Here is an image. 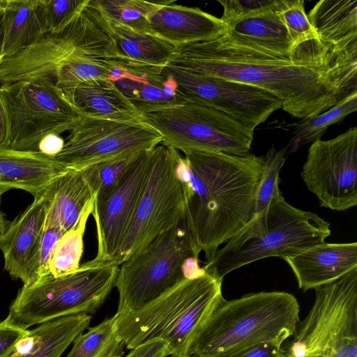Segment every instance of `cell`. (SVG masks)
Segmentation results:
<instances>
[{"label": "cell", "mask_w": 357, "mask_h": 357, "mask_svg": "<svg viewBox=\"0 0 357 357\" xmlns=\"http://www.w3.org/2000/svg\"><path fill=\"white\" fill-rule=\"evenodd\" d=\"M167 66L258 87L277 97L284 112L300 119L319 115L357 92V48L320 37L281 55L227 30L175 47Z\"/></svg>", "instance_id": "obj_1"}, {"label": "cell", "mask_w": 357, "mask_h": 357, "mask_svg": "<svg viewBox=\"0 0 357 357\" xmlns=\"http://www.w3.org/2000/svg\"><path fill=\"white\" fill-rule=\"evenodd\" d=\"M264 156L190 151L178 153L176 174L185 221L197 252L210 258L254 216Z\"/></svg>", "instance_id": "obj_2"}, {"label": "cell", "mask_w": 357, "mask_h": 357, "mask_svg": "<svg viewBox=\"0 0 357 357\" xmlns=\"http://www.w3.org/2000/svg\"><path fill=\"white\" fill-rule=\"evenodd\" d=\"M296 298L285 291L222 297L191 342L187 357H224L264 343L282 345L299 323Z\"/></svg>", "instance_id": "obj_3"}, {"label": "cell", "mask_w": 357, "mask_h": 357, "mask_svg": "<svg viewBox=\"0 0 357 357\" xmlns=\"http://www.w3.org/2000/svg\"><path fill=\"white\" fill-rule=\"evenodd\" d=\"M330 223L286 202L278 185L267 206L206 259L203 268L223 280L233 271L259 259L291 257L325 242Z\"/></svg>", "instance_id": "obj_4"}, {"label": "cell", "mask_w": 357, "mask_h": 357, "mask_svg": "<svg viewBox=\"0 0 357 357\" xmlns=\"http://www.w3.org/2000/svg\"><path fill=\"white\" fill-rule=\"evenodd\" d=\"M222 281L208 273L185 279L140 310L116 316L128 349L153 340L165 341L172 356L187 357L198 330L223 297Z\"/></svg>", "instance_id": "obj_5"}, {"label": "cell", "mask_w": 357, "mask_h": 357, "mask_svg": "<svg viewBox=\"0 0 357 357\" xmlns=\"http://www.w3.org/2000/svg\"><path fill=\"white\" fill-rule=\"evenodd\" d=\"M119 267L90 260L68 274L47 275L31 285H23L7 318L27 329L69 315L95 313L115 287Z\"/></svg>", "instance_id": "obj_6"}, {"label": "cell", "mask_w": 357, "mask_h": 357, "mask_svg": "<svg viewBox=\"0 0 357 357\" xmlns=\"http://www.w3.org/2000/svg\"><path fill=\"white\" fill-rule=\"evenodd\" d=\"M185 219L120 264L115 282L116 316L133 313L190 279L199 257Z\"/></svg>", "instance_id": "obj_7"}, {"label": "cell", "mask_w": 357, "mask_h": 357, "mask_svg": "<svg viewBox=\"0 0 357 357\" xmlns=\"http://www.w3.org/2000/svg\"><path fill=\"white\" fill-rule=\"evenodd\" d=\"M314 291L308 314L282 346V357H357V268Z\"/></svg>", "instance_id": "obj_8"}, {"label": "cell", "mask_w": 357, "mask_h": 357, "mask_svg": "<svg viewBox=\"0 0 357 357\" xmlns=\"http://www.w3.org/2000/svg\"><path fill=\"white\" fill-rule=\"evenodd\" d=\"M8 122L6 148L38 151L48 137L69 131L81 117L65 95L47 81H20L0 86Z\"/></svg>", "instance_id": "obj_9"}, {"label": "cell", "mask_w": 357, "mask_h": 357, "mask_svg": "<svg viewBox=\"0 0 357 357\" xmlns=\"http://www.w3.org/2000/svg\"><path fill=\"white\" fill-rule=\"evenodd\" d=\"M178 153L163 143L152 149L146 179L114 265L119 266L158 236L185 219V195L176 174Z\"/></svg>", "instance_id": "obj_10"}, {"label": "cell", "mask_w": 357, "mask_h": 357, "mask_svg": "<svg viewBox=\"0 0 357 357\" xmlns=\"http://www.w3.org/2000/svg\"><path fill=\"white\" fill-rule=\"evenodd\" d=\"M163 143L183 153L211 151L243 155L249 153L254 130L214 108L190 102L143 115Z\"/></svg>", "instance_id": "obj_11"}, {"label": "cell", "mask_w": 357, "mask_h": 357, "mask_svg": "<svg viewBox=\"0 0 357 357\" xmlns=\"http://www.w3.org/2000/svg\"><path fill=\"white\" fill-rule=\"evenodd\" d=\"M69 132L63 148L54 156L65 169H79L119 155L141 153L162 141L144 122L124 123L82 115Z\"/></svg>", "instance_id": "obj_12"}, {"label": "cell", "mask_w": 357, "mask_h": 357, "mask_svg": "<svg viewBox=\"0 0 357 357\" xmlns=\"http://www.w3.org/2000/svg\"><path fill=\"white\" fill-rule=\"evenodd\" d=\"M321 207L342 211L357 205V128L311 144L301 172Z\"/></svg>", "instance_id": "obj_13"}, {"label": "cell", "mask_w": 357, "mask_h": 357, "mask_svg": "<svg viewBox=\"0 0 357 357\" xmlns=\"http://www.w3.org/2000/svg\"><path fill=\"white\" fill-rule=\"evenodd\" d=\"M164 70L174 79L177 93L185 102L214 108L253 130L281 108L277 97L252 85L194 74L169 66Z\"/></svg>", "instance_id": "obj_14"}, {"label": "cell", "mask_w": 357, "mask_h": 357, "mask_svg": "<svg viewBox=\"0 0 357 357\" xmlns=\"http://www.w3.org/2000/svg\"><path fill=\"white\" fill-rule=\"evenodd\" d=\"M153 149L142 152L109 197L93 207L98 241L93 262L114 265L146 179Z\"/></svg>", "instance_id": "obj_15"}, {"label": "cell", "mask_w": 357, "mask_h": 357, "mask_svg": "<svg viewBox=\"0 0 357 357\" xmlns=\"http://www.w3.org/2000/svg\"><path fill=\"white\" fill-rule=\"evenodd\" d=\"M80 54L88 55L82 13L63 31L45 33L29 47L3 60L0 63V84L47 81L55 84L59 67L72 56Z\"/></svg>", "instance_id": "obj_16"}, {"label": "cell", "mask_w": 357, "mask_h": 357, "mask_svg": "<svg viewBox=\"0 0 357 357\" xmlns=\"http://www.w3.org/2000/svg\"><path fill=\"white\" fill-rule=\"evenodd\" d=\"M40 193L45 200V223L65 232L93 213L95 194L82 169L60 172Z\"/></svg>", "instance_id": "obj_17"}, {"label": "cell", "mask_w": 357, "mask_h": 357, "mask_svg": "<svg viewBox=\"0 0 357 357\" xmlns=\"http://www.w3.org/2000/svg\"><path fill=\"white\" fill-rule=\"evenodd\" d=\"M284 260L299 289H314L333 282L357 268V243H321Z\"/></svg>", "instance_id": "obj_18"}, {"label": "cell", "mask_w": 357, "mask_h": 357, "mask_svg": "<svg viewBox=\"0 0 357 357\" xmlns=\"http://www.w3.org/2000/svg\"><path fill=\"white\" fill-rule=\"evenodd\" d=\"M151 34L176 47L213 38L227 30L223 21L199 8L159 1L149 17Z\"/></svg>", "instance_id": "obj_19"}, {"label": "cell", "mask_w": 357, "mask_h": 357, "mask_svg": "<svg viewBox=\"0 0 357 357\" xmlns=\"http://www.w3.org/2000/svg\"><path fill=\"white\" fill-rule=\"evenodd\" d=\"M46 218L43 195L34 196L31 204L8 225L0 238V250L4 259V268L11 277L22 281L35 252Z\"/></svg>", "instance_id": "obj_20"}, {"label": "cell", "mask_w": 357, "mask_h": 357, "mask_svg": "<svg viewBox=\"0 0 357 357\" xmlns=\"http://www.w3.org/2000/svg\"><path fill=\"white\" fill-rule=\"evenodd\" d=\"M108 22L122 68L135 75L163 71L175 46L152 34L139 33Z\"/></svg>", "instance_id": "obj_21"}, {"label": "cell", "mask_w": 357, "mask_h": 357, "mask_svg": "<svg viewBox=\"0 0 357 357\" xmlns=\"http://www.w3.org/2000/svg\"><path fill=\"white\" fill-rule=\"evenodd\" d=\"M63 93L82 116L124 123L144 122L143 114L112 81L85 83Z\"/></svg>", "instance_id": "obj_22"}, {"label": "cell", "mask_w": 357, "mask_h": 357, "mask_svg": "<svg viewBox=\"0 0 357 357\" xmlns=\"http://www.w3.org/2000/svg\"><path fill=\"white\" fill-rule=\"evenodd\" d=\"M54 157L40 151H20L0 146V186L40 194L66 170Z\"/></svg>", "instance_id": "obj_23"}, {"label": "cell", "mask_w": 357, "mask_h": 357, "mask_svg": "<svg viewBox=\"0 0 357 357\" xmlns=\"http://www.w3.org/2000/svg\"><path fill=\"white\" fill-rule=\"evenodd\" d=\"M91 319L89 314L80 313L39 324L17 341L8 357H60Z\"/></svg>", "instance_id": "obj_24"}, {"label": "cell", "mask_w": 357, "mask_h": 357, "mask_svg": "<svg viewBox=\"0 0 357 357\" xmlns=\"http://www.w3.org/2000/svg\"><path fill=\"white\" fill-rule=\"evenodd\" d=\"M144 115L184 102L177 93V85L164 70L161 73L135 75L113 82Z\"/></svg>", "instance_id": "obj_25"}, {"label": "cell", "mask_w": 357, "mask_h": 357, "mask_svg": "<svg viewBox=\"0 0 357 357\" xmlns=\"http://www.w3.org/2000/svg\"><path fill=\"white\" fill-rule=\"evenodd\" d=\"M4 25L3 60L29 47L45 33L38 0H8L4 8Z\"/></svg>", "instance_id": "obj_26"}, {"label": "cell", "mask_w": 357, "mask_h": 357, "mask_svg": "<svg viewBox=\"0 0 357 357\" xmlns=\"http://www.w3.org/2000/svg\"><path fill=\"white\" fill-rule=\"evenodd\" d=\"M227 26L232 34L275 54L289 55L298 47L294 45L275 8L231 22Z\"/></svg>", "instance_id": "obj_27"}, {"label": "cell", "mask_w": 357, "mask_h": 357, "mask_svg": "<svg viewBox=\"0 0 357 357\" xmlns=\"http://www.w3.org/2000/svg\"><path fill=\"white\" fill-rule=\"evenodd\" d=\"M308 19L319 37L331 43L357 40V1L321 0L310 11Z\"/></svg>", "instance_id": "obj_28"}, {"label": "cell", "mask_w": 357, "mask_h": 357, "mask_svg": "<svg viewBox=\"0 0 357 357\" xmlns=\"http://www.w3.org/2000/svg\"><path fill=\"white\" fill-rule=\"evenodd\" d=\"M128 71L115 65L88 55H75L58 69L55 85L62 92L96 80L116 82L127 75Z\"/></svg>", "instance_id": "obj_29"}, {"label": "cell", "mask_w": 357, "mask_h": 357, "mask_svg": "<svg viewBox=\"0 0 357 357\" xmlns=\"http://www.w3.org/2000/svg\"><path fill=\"white\" fill-rule=\"evenodd\" d=\"M73 342L66 357H122L126 347L118 333L115 315L89 328Z\"/></svg>", "instance_id": "obj_30"}, {"label": "cell", "mask_w": 357, "mask_h": 357, "mask_svg": "<svg viewBox=\"0 0 357 357\" xmlns=\"http://www.w3.org/2000/svg\"><path fill=\"white\" fill-rule=\"evenodd\" d=\"M90 3L109 22L142 33H150L149 17L159 1L90 0Z\"/></svg>", "instance_id": "obj_31"}, {"label": "cell", "mask_w": 357, "mask_h": 357, "mask_svg": "<svg viewBox=\"0 0 357 357\" xmlns=\"http://www.w3.org/2000/svg\"><path fill=\"white\" fill-rule=\"evenodd\" d=\"M356 109L357 92H355L328 110L315 116L301 119L295 124L296 129L290 144L289 151L295 152L306 144L321 139L329 126L342 121Z\"/></svg>", "instance_id": "obj_32"}, {"label": "cell", "mask_w": 357, "mask_h": 357, "mask_svg": "<svg viewBox=\"0 0 357 357\" xmlns=\"http://www.w3.org/2000/svg\"><path fill=\"white\" fill-rule=\"evenodd\" d=\"M142 153L119 155L79 169L84 172L94 192L93 207L101 204L109 197Z\"/></svg>", "instance_id": "obj_33"}, {"label": "cell", "mask_w": 357, "mask_h": 357, "mask_svg": "<svg viewBox=\"0 0 357 357\" xmlns=\"http://www.w3.org/2000/svg\"><path fill=\"white\" fill-rule=\"evenodd\" d=\"M89 215L66 232L59 241L49 264V275L59 277L79 268L84 251V234Z\"/></svg>", "instance_id": "obj_34"}, {"label": "cell", "mask_w": 357, "mask_h": 357, "mask_svg": "<svg viewBox=\"0 0 357 357\" xmlns=\"http://www.w3.org/2000/svg\"><path fill=\"white\" fill-rule=\"evenodd\" d=\"M89 0H38V9L45 33L66 29L82 13Z\"/></svg>", "instance_id": "obj_35"}, {"label": "cell", "mask_w": 357, "mask_h": 357, "mask_svg": "<svg viewBox=\"0 0 357 357\" xmlns=\"http://www.w3.org/2000/svg\"><path fill=\"white\" fill-rule=\"evenodd\" d=\"M275 10L295 46L319 38L305 13L303 0H278Z\"/></svg>", "instance_id": "obj_36"}, {"label": "cell", "mask_w": 357, "mask_h": 357, "mask_svg": "<svg viewBox=\"0 0 357 357\" xmlns=\"http://www.w3.org/2000/svg\"><path fill=\"white\" fill-rule=\"evenodd\" d=\"M66 232L45 222L35 252L28 264L22 282L31 285L40 278L49 275V264L59 241Z\"/></svg>", "instance_id": "obj_37"}, {"label": "cell", "mask_w": 357, "mask_h": 357, "mask_svg": "<svg viewBox=\"0 0 357 357\" xmlns=\"http://www.w3.org/2000/svg\"><path fill=\"white\" fill-rule=\"evenodd\" d=\"M286 151L287 148L277 150L272 146L264 155V167L256 192L255 215L267 206L275 188L279 185V174L286 160Z\"/></svg>", "instance_id": "obj_38"}, {"label": "cell", "mask_w": 357, "mask_h": 357, "mask_svg": "<svg viewBox=\"0 0 357 357\" xmlns=\"http://www.w3.org/2000/svg\"><path fill=\"white\" fill-rule=\"evenodd\" d=\"M278 0H222L223 8L220 18L227 25L241 19L248 18L275 8Z\"/></svg>", "instance_id": "obj_39"}, {"label": "cell", "mask_w": 357, "mask_h": 357, "mask_svg": "<svg viewBox=\"0 0 357 357\" xmlns=\"http://www.w3.org/2000/svg\"><path fill=\"white\" fill-rule=\"evenodd\" d=\"M28 331L15 326L7 317L0 321V357H8L15 344Z\"/></svg>", "instance_id": "obj_40"}, {"label": "cell", "mask_w": 357, "mask_h": 357, "mask_svg": "<svg viewBox=\"0 0 357 357\" xmlns=\"http://www.w3.org/2000/svg\"><path fill=\"white\" fill-rule=\"evenodd\" d=\"M130 350L125 357H167L171 356L168 344L161 340L143 342Z\"/></svg>", "instance_id": "obj_41"}, {"label": "cell", "mask_w": 357, "mask_h": 357, "mask_svg": "<svg viewBox=\"0 0 357 357\" xmlns=\"http://www.w3.org/2000/svg\"><path fill=\"white\" fill-rule=\"evenodd\" d=\"M282 346L274 343H264L237 351L224 357H282Z\"/></svg>", "instance_id": "obj_42"}, {"label": "cell", "mask_w": 357, "mask_h": 357, "mask_svg": "<svg viewBox=\"0 0 357 357\" xmlns=\"http://www.w3.org/2000/svg\"><path fill=\"white\" fill-rule=\"evenodd\" d=\"M8 137V122L5 107L0 96V146L6 147Z\"/></svg>", "instance_id": "obj_43"}, {"label": "cell", "mask_w": 357, "mask_h": 357, "mask_svg": "<svg viewBox=\"0 0 357 357\" xmlns=\"http://www.w3.org/2000/svg\"><path fill=\"white\" fill-rule=\"evenodd\" d=\"M5 37L4 9L0 10V63L3 60Z\"/></svg>", "instance_id": "obj_44"}, {"label": "cell", "mask_w": 357, "mask_h": 357, "mask_svg": "<svg viewBox=\"0 0 357 357\" xmlns=\"http://www.w3.org/2000/svg\"><path fill=\"white\" fill-rule=\"evenodd\" d=\"M8 3V0H0V10H3Z\"/></svg>", "instance_id": "obj_45"}, {"label": "cell", "mask_w": 357, "mask_h": 357, "mask_svg": "<svg viewBox=\"0 0 357 357\" xmlns=\"http://www.w3.org/2000/svg\"><path fill=\"white\" fill-rule=\"evenodd\" d=\"M7 190H8V189H7L6 188L0 186V199H1V197L3 195V193H4ZM0 212H1V210H0Z\"/></svg>", "instance_id": "obj_46"}, {"label": "cell", "mask_w": 357, "mask_h": 357, "mask_svg": "<svg viewBox=\"0 0 357 357\" xmlns=\"http://www.w3.org/2000/svg\"><path fill=\"white\" fill-rule=\"evenodd\" d=\"M170 357H175V356H170Z\"/></svg>", "instance_id": "obj_47"}]
</instances>
